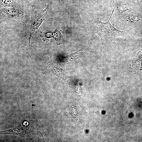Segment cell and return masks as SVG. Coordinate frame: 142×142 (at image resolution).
Returning a JSON list of instances; mask_svg holds the SVG:
<instances>
[{
  "label": "cell",
  "instance_id": "obj_1",
  "mask_svg": "<svg viewBox=\"0 0 142 142\" xmlns=\"http://www.w3.org/2000/svg\"><path fill=\"white\" fill-rule=\"evenodd\" d=\"M115 9V8L113 9L109 20L106 22H101L98 18L94 19L91 22L92 30L94 33L98 34L102 40L104 39H114L124 34V31L118 30L110 23V20Z\"/></svg>",
  "mask_w": 142,
  "mask_h": 142
},
{
  "label": "cell",
  "instance_id": "obj_9",
  "mask_svg": "<svg viewBox=\"0 0 142 142\" xmlns=\"http://www.w3.org/2000/svg\"><path fill=\"white\" fill-rule=\"evenodd\" d=\"M28 0L31 1H32V0Z\"/></svg>",
  "mask_w": 142,
  "mask_h": 142
},
{
  "label": "cell",
  "instance_id": "obj_3",
  "mask_svg": "<svg viewBox=\"0 0 142 142\" xmlns=\"http://www.w3.org/2000/svg\"><path fill=\"white\" fill-rule=\"evenodd\" d=\"M1 15L6 18L17 19L22 18L24 13L22 10L16 8H3L1 9Z\"/></svg>",
  "mask_w": 142,
  "mask_h": 142
},
{
  "label": "cell",
  "instance_id": "obj_8",
  "mask_svg": "<svg viewBox=\"0 0 142 142\" xmlns=\"http://www.w3.org/2000/svg\"><path fill=\"white\" fill-rule=\"evenodd\" d=\"M12 4V0H0L1 4L4 6H10Z\"/></svg>",
  "mask_w": 142,
  "mask_h": 142
},
{
  "label": "cell",
  "instance_id": "obj_6",
  "mask_svg": "<svg viewBox=\"0 0 142 142\" xmlns=\"http://www.w3.org/2000/svg\"><path fill=\"white\" fill-rule=\"evenodd\" d=\"M60 28V25L59 24L55 30L53 34V37L54 39L58 44L61 43L60 39L63 37L61 33V30Z\"/></svg>",
  "mask_w": 142,
  "mask_h": 142
},
{
  "label": "cell",
  "instance_id": "obj_7",
  "mask_svg": "<svg viewBox=\"0 0 142 142\" xmlns=\"http://www.w3.org/2000/svg\"><path fill=\"white\" fill-rule=\"evenodd\" d=\"M53 33L51 32H40V36L43 40L45 42L48 41V39L53 37Z\"/></svg>",
  "mask_w": 142,
  "mask_h": 142
},
{
  "label": "cell",
  "instance_id": "obj_5",
  "mask_svg": "<svg viewBox=\"0 0 142 142\" xmlns=\"http://www.w3.org/2000/svg\"><path fill=\"white\" fill-rule=\"evenodd\" d=\"M87 50V48H82L78 51L71 54L66 58L67 60L72 61L76 59L85 53Z\"/></svg>",
  "mask_w": 142,
  "mask_h": 142
},
{
  "label": "cell",
  "instance_id": "obj_4",
  "mask_svg": "<svg viewBox=\"0 0 142 142\" xmlns=\"http://www.w3.org/2000/svg\"><path fill=\"white\" fill-rule=\"evenodd\" d=\"M142 70V52L139 51L130 64L129 71L131 73Z\"/></svg>",
  "mask_w": 142,
  "mask_h": 142
},
{
  "label": "cell",
  "instance_id": "obj_2",
  "mask_svg": "<svg viewBox=\"0 0 142 142\" xmlns=\"http://www.w3.org/2000/svg\"><path fill=\"white\" fill-rule=\"evenodd\" d=\"M46 11V9H45L36 15L31 23L29 28L27 36V39L30 47L31 37L44 20L45 17V12Z\"/></svg>",
  "mask_w": 142,
  "mask_h": 142
}]
</instances>
